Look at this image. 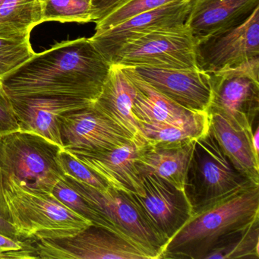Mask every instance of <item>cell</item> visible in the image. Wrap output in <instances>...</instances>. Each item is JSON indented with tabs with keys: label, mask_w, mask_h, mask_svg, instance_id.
<instances>
[{
	"label": "cell",
	"mask_w": 259,
	"mask_h": 259,
	"mask_svg": "<svg viewBox=\"0 0 259 259\" xmlns=\"http://www.w3.org/2000/svg\"><path fill=\"white\" fill-rule=\"evenodd\" d=\"M111 66L90 39L82 37L34 54L2 81L10 97H68L95 103Z\"/></svg>",
	"instance_id": "1"
},
{
	"label": "cell",
	"mask_w": 259,
	"mask_h": 259,
	"mask_svg": "<svg viewBox=\"0 0 259 259\" xmlns=\"http://www.w3.org/2000/svg\"><path fill=\"white\" fill-rule=\"evenodd\" d=\"M257 218L259 185H253L193 213L165 244L160 259H204L223 238Z\"/></svg>",
	"instance_id": "2"
},
{
	"label": "cell",
	"mask_w": 259,
	"mask_h": 259,
	"mask_svg": "<svg viewBox=\"0 0 259 259\" xmlns=\"http://www.w3.org/2000/svg\"><path fill=\"white\" fill-rule=\"evenodd\" d=\"M3 178L10 222L19 237L34 240L67 237L93 225L52 194L29 189L12 176Z\"/></svg>",
	"instance_id": "3"
},
{
	"label": "cell",
	"mask_w": 259,
	"mask_h": 259,
	"mask_svg": "<svg viewBox=\"0 0 259 259\" xmlns=\"http://www.w3.org/2000/svg\"><path fill=\"white\" fill-rule=\"evenodd\" d=\"M254 184L241 174L208 133L194 142L184 183L192 214Z\"/></svg>",
	"instance_id": "4"
},
{
	"label": "cell",
	"mask_w": 259,
	"mask_h": 259,
	"mask_svg": "<svg viewBox=\"0 0 259 259\" xmlns=\"http://www.w3.org/2000/svg\"><path fill=\"white\" fill-rule=\"evenodd\" d=\"M62 148L45 138L27 132L0 136V167L3 175L12 176L34 190L51 193L64 179L59 161Z\"/></svg>",
	"instance_id": "5"
},
{
	"label": "cell",
	"mask_w": 259,
	"mask_h": 259,
	"mask_svg": "<svg viewBox=\"0 0 259 259\" xmlns=\"http://www.w3.org/2000/svg\"><path fill=\"white\" fill-rule=\"evenodd\" d=\"M195 45V37L186 25L163 28L127 42L112 64L198 70Z\"/></svg>",
	"instance_id": "6"
},
{
	"label": "cell",
	"mask_w": 259,
	"mask_h": 259,
	"mask_svg": "<svg viewBox=\"0 0 259 259\" xmlns=\"http://www.w3.org/2000/svg\"><path fill=\"white\" fill-rule=\"evenodd\" d=\"M210 76L212 99L207 112L224 116L233 126L251 132L259 115V57Z\"/></svg>",
	"instance_id": "7"
},
{
	"label": "cell",
	"mask_w": 259,
	"mask_h": 259,
	"mask_svg": "<svg viewBox=\"0 0 259 259\" xmlns=\"http://www.w3.org/2000/svg\"><path fill=\"white\" fill-rule=\"evenodd\" d=\"M39 259H158L122 235L91 225L77 234L35 241Z\"/></svg>",
	"instance_id": "8"
},
{
	"label": "cell",
	"mask_w": 259,
	"mask_h": 259,
	"mask_svg": "<svg viewBox=\"0 0 259 259\" xmlns=\"http://www.w3.org/2000/svg\"><path fill=\"white\" fill-rule=\"evenodd\" d=\"M64 181L102 213L120 234L158 255L164 241L153 230L126 192L109 187L104 191L65 176Z\"/></svg>",
	"instance_id": "9"
},
{
	"label": "cell",
	"mask_w": 259,
	"mask_h": 259,
	"mask_svg": "<svg viewBox=\"0 0 259 259\" xmlns=\"http://www.w3.org/2000/svg\"><path fill=\"white\" fill-rule=\"evenodd\" d=\"M195 53L198 69L206 73L236 67L259 57V7L239 25L197 41Z\"/></svg>",
	"instance_id": "10"
},
{
	"label": "cell",
	"mask_w": 259,
	"mask_h": 259,
	"mask_svg": "<svg viewBox=\"0 0 259 259\" xmlns=\"http://www.w3.org/2000/svg\"><path fill=\"white\" fill-rule=\"evenodd\" d=\"M140 195L128 194L165 244L192 216L184 191L152 174L141 175Z\"/></svg>",
	"instance_id": "11"
},
{
	"label": "cell",
	"mask_w": 259,
	"mask_h": 259,
	"mask_svg": "<svg viewBox=\"0 0 259 259\" xmlns=\"http://www.w3.org/2000/svg\"><path fill=\"white\" fill-rule=\"evenodd\" d=\"M59 120L63 149L107 151L138 138L95 108L93 104L63 113Z\"/></svg>",
	"instance_id": "12"
},
{
	"label": "cell",
	"mask_w": 259,
	"mask_h": 259,
	"mask_svg": "<svg viewBox=\"0 0 259 259\" xmlns=\"http://www.w3.org/2000/svg\"><path fill=\"white\" fill-rule=\"evenodd\" d=\"M195 0H175L160 8L136 15L116 26L90 37L94 46L112 63L115 55L127 42L163 28L183 25Z\"/></svg>",
	"instance_id": "13"
},
{
	"label": "cell",
	"mask_w": 259,
	"mask_h": 259,
	"mask_svg": "<svg viewBox=\"0 0 259 259\" xmlns=\"http://www.w3.org/2000/svg\"><path fill=\"white\" fill-rule=\"evenodd\" d=\"M145 142L144 138H134L107 151L65 150L99 176L110 187L140 195L142 179L136 161Z\"/></svg>",
	"instance_id": "14"
},
{
	"label": "cell",
	"mask_w": 259,
	"mask_h": 259,
	"mask_svg": "<svg viewBox=\"0 0 259 259\" xmlns=\"http://www.w3.org/2000/svg\"><path fill=\"white\" fill-rule=\"evenodd\" d=\"M135 72L157 92L184 108L206 113L212 99L210 76L201 70L133 67Z\"/></svg>",
	"instance_id": "15"
},
{
	"label": "cell",
	"mask_w": 259,
	"mask_h": 259,
	"mask_svg": "<svg viewBox=\"0 0 259 259\" xmlns=\"http://www.w3.org/2000/svg\"><path fill=\"white\" fill-rule=\"evenodd\" d=\"M21 131L34 133L63 148L59 117L94 103L60 96L10 97Z\"/></svg>",
	"instance_id": "16"
},
{
	"label": "cell",
	"mask_w": 259,
	"mask_h": 259,
	"mask_svg": "<svg viewBox=\"0 0 259 259\" xmlns=\"http://www.w3.org/2000/svg\"><path fill=\"white\" fill-rule=\"evenodd\" d=\"M259 7V0H195L185 25L195 41L245 20Z\"/></svg>",
	"instance_id": "17"
},
{
	"label": "cell",
	"mask_w": 259,
	"mask_h": 259,
	"mask_svg": "<svg viewBox=\"0 0 259 259\" xmlns=\"http://www.w3.org/2000/svg\"><path fill=\"white\" fill-rule=\"evenodd\" d=\"M122 66L136 89L133 113L139 124H183L205 113L192 111L179 105L145 82L133 67Z\"/></svg>",
	"instance_id": "18"
},
{
	"label": "cell",
	"mask_w": 259,
	"mask_h": 259,
	"mask_svg": "<svg viewBox=\"0 0 259 259\" xmlns=\"http://www.w3.org/2000/svg\"><path fill=\"white\" fill-rule=\"evenodd\" d=\"M136 95L134 84L124 72L122 66L112 64L101 94L93 105L134 137L143 138L139 122L133 113Z\"/></svg>",
	"instance_id": "19"
},
{
	"label": "cell",
	"mask_w": 259,
	"mask_h": 259,
	"mask_svg": "<svg viewBox=\"0 0 259 259\" xmlns=\"http://www.w3.org/2000/svg\"><path fill=\"white\" fill-rule=\"evenodd\" d=\"M195 141L172 145L145 142L136 161L141 175L157 176L184 191L185 178Z\"/></svg>",
	"instance_id": "20"
},
{
	"label": "cell",
	"mask_w": 259,
	"mask_h": 259,
	"mask_svg": "<svg viewBox=\"0 0 259 259\" xmlns=\"http://www.w3.org/2000/svg\"><path fill=\"white\" fill-rule=\"evenodd\" d=\"M208 113V133L214 138L233 166L254 184L259 185V160L251 149V132L236 128L215 112Z\"/></svg>",
	"instance_id": "21"
},
{
	"label": "cell",
	"mask_w": 259,
	"mask_h": 259,
	"mask_svg": "<svg viewBox=\"0 0 259 259\" xmlns=\"http://www.w3.org/2000/svg\"><path fill=\"white\" fill-rule=\"evenodd\" d=\"M42 22L39 0H4L0 6V38L30 39Z\"/></svg>",
	"instance_id": "22"
},
{
	"label": "cell",
	"mask_w": 259,
	"mask_h": 259,
	"mask_svg": "<svg viewBox=\"0 0 259 259\" xmlns=\"http://www.w3.org/2000/svg\"><path fill=\"white\" fill-rule=\"evenodd\" d=\"M141 135L148 143L156 145H181L189 143L208 130V113L183 124L139 123Z\"/></svg>",
	"instance_id": "23"
},
{
	"label": "cell",
	"mask_w": 259,
	"mask_h": 259,
	"mask_svg": "<svg viewBox=\"0 0 259 259\" xmlns=\"http://www.w3.org/2000/svg\"><path fill=\"white\" fill-rule=\"evenodd\" d=\"M259 218L223 238L204 259H258Z\"/></svg>",
	"instance_id": "24"
},
{
	"label": "cell",
	"mask_w": 259,
	"mask_h": 259,
	"mask_svg": "<svg viewBox=\"0 0 259 259\" xmlns=\"http://www.w3.org/2000/svg\"><path fill=\"white\" fill-rule=\"evenodd\" d=\"M42 22H92L91 0H39Z\"/></svg>",
	"instance_id": "25"
},
{
	"label": "cell",
	"mask_w": 259,
	"mask_h": 259,
	"mask_svg": "<svg viewBox=\"0 0 259 259\" xmlns=\"http://www.w3.org/2000/svg\"><path fill=\"white\" fill-rule=\"evenodd\" d=\"M51 194L59 201H61L68 208L78 213L84 219L90 221L93 225L105 227L119 233L116 227L102 213H100L79 193L69 186L64 180L59 182L54 186Z\"/></svg>",
	"instance_id": "26"
},
{
	"label": "cell",
	"mask_w": 259,
	"mask_h": 259,
	"mask_svg": "<svg viewBox=\"0 0 259 259\" xmlns=\"http://www.w3.org/2000/svg\"><path fill=\"white\" fill-rule=\"evenodd\" d=\"M174 1L175 0H128L101 22L96 23L95 32L105 31L136 15L160 8Z\"/></svg>",
	"instance_id": "27"
},
{
	"label": "cell",
	"mask_w": 259,
	"mask_h": 259,
	"mask_svg": "<svg viewBox=\"0 0 259 259\" xmlns=\"http://www.w3.org/2000/svg\"><path fill=\"white\" fill-rule=\"evenodd\" d=\"M34 54L30 39L0 38V77L3 78Z\"/></svg>",
	"instance_id": "28"
},
{
	"label": "cell",
	"mask_w": 259,
	"mask_h": 259,
	"mask_svg": "<svg viewBox=\"0 0 259 259\" xmlns=\"http://www.w3.org/2000/svg\"><path fill=\"white\" fill-rule=\"evenodd\" d=\"M58 157L65 176L98 190L104 191L110 187L102 178L63 148L59 152Z\"/></svg>",
	"instance_id": "29"
},
{
	"label": "cell",
	"mask_w": 259,
	"mask_h": 259,
	"mask_svg": "<svg viewBox=\"0 0 259 259\" xmlns=\"http://www.w3.org/2000/svg\"><path fill=\"white\" fill-rule=\"evenodd\" d=\"M0 259H39L35 240L0 233Z\"/></svg>",
	"instance_id": "30"
},
{
	"label": "cell",
	"mask_w": 259,
	"mask_h": 259,
	"mask_svg": "<svg viewBox=\"0 0 259 259\" xmlns=\"http://www.w3.org/2000/svg\"><path fill=\"white\" fill-rule=\"evenodd\" d=\"M19 130L20 128L11 98L6 92L2 78L0 77V136Z\"/></svg>",
	"instance_id": "31"
},
{
	"label": "cell",
	"mask_w": 259,
	"mask_h": 259,
	"mask_svg": "<svg viewBox=\"0 0 259 259\" xmlns=\"http://www.w3.org/2000/svg\"><path fill=\"white\" fill-rule=\"evenodd\" d=\"M128 0H91L92 22H101Z\"/></svg>",
	"instance_id": "32"
},
{
	"label": "cell",
	"mask_w": 259,
	"mask_h": 259,
	"mask_svg": "<svg viewBox=\"0 0 259 259\" xmlns=\"http://www.w3.org/2000/svg\"><path fill=\"white\" fill-rule=\"evenodd\" d=\"M0 217L10 221V213H9L8 207L6 202L5 197H4V178H3L1 167H0Z\"/></svg>",
	"instance_id": "33"
},
{
	"label": "cell",
	"mask_w": 259,
	"mask_h": 259,
	"mask_svg": "<svg viewBox=\"0 0 259 259\" xmlns=\"http://www.w3.org/2000/svg\"><path fill=\"white\" fill-rule=\"evenodd\" d=\"M251 149L254 153V157L259 160V125L258 120L256 121L253 125L252 131L250 137Z\"/></svg>",
	"instance_id": "34"
},
{
	"label": "cell",
	"mask_w": 259,
	"mask_h": 259,
	"mask_svg": "<svg viewBox=\"0 0 259 259\" xmlns=\"http://www.w3.org/2000/svg\"><path fill=\"white\" fill-rule=\"evenodd\" d=\"M0 233L7 235L10 237L20 238L13 224L10 221L3 218L2 217H0Z\"/></svg>",
	"instance_id": "35"
},
{
	"label": "cell",
	"mask_w": 259,
	"mask_h": 259,
	"mask_svg": "<svg viewBox=\"0 0 259 259\" xmlns=\"http://www.w3.org/2000/svg\"><path fill=\"white\" fill-rule=\"evenodd\" d=\"M3 1H4V0H0V6L2 4Z\"/></svg>",
	"instance_id": "36"
}]
</instances>
